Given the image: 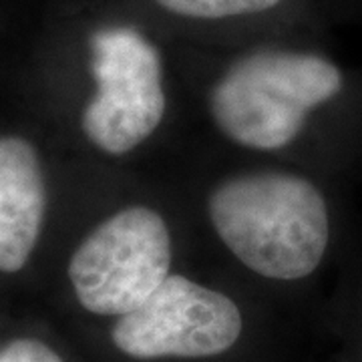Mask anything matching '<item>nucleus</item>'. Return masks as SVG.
I'll list each match as a JSON object with an SVG mask.
<instances>
[{
	"label": "nucleus",
	"mask_w": 362,
	"mask_h": 362,
	"mask_svg": "<svg viewBox=\"0 0 362 362\" xmlns=\"http://www.w3.org/2000/svg\"><path fill=\"white\" fill-rule=\"evenodd\" d=\"M161 8L192 18H228L264 13L282 0H156Z\"/></svg>",
	"instance_id": "nucleus-7"
},
{
	"label": "nucleus",
	"mask_w": 362,
	"mask_h": 362,
	"mask_svg": "<svg viewBox=\"0 0 362 362\" xmlns=\"http://www.w3.org/2000/svg\"><path fill=\"white\" fill-rule=\"evenodd\" d=\"M45 209L47 187L35 147L21 137H0V272L25 268Z\"/></svg>",
	"instance_id": "nucleus-6"
},
{
	"label": "nucleus",
	"mask_w": 362,
	"mask_h": 362,
	"mask_svg": "<svg viewBox=\"0 0 362 362\" xmlns=\"http://www.w3.org/2000/svg\"><path fill=\"white\" fill-rule=\"evenodd\" d=\"M171 233L156 209L131 206L113 214L78 244L69 280L78 304L97 316L135 310L169 276Z\"/></svg>",
	"instance_id": "nucleus-3"
},
{
	"label": "nucleus",
	"mask_w": 362,
	"mask_h": 362,
	"mask_svg": "<svg viewBox=\"0 0 362 362\" xmlns=\"http://www.w3.org/2000/svg\"><path fill=\"white\" fill-rule=\"evenodd\" d=\"M242 328V312L232 298L169 274L143 304L117 318L111 340L135 361L209 358L232 349Z\"/></svg>",
	"instance_id": "nucleus-5"
},
{
	"label": "nucleus",
	"mask_w": 362,
	"mask_h": 362,
	"mask_svg": "<svg viewBox=\"0 0 362 362\" xmlns=\"http://www.w3.org/2000/svg\"><path fill=\"white\" fill-rule=\"evenodd\" d=\"M90 73L97 93L81 127L95 147L123 156L145 141L165 113L159 51L135 28H101L90 37Z\"/></svg>",
	"instance_id": "nucleus-4"
},
{
	"label": "nucleus",
	"mask_w": 362,
	"mask_h": 362,
	"mask_svg": "<svg viewBox=\"0 0 362 362\" xmlns=\"http://www.w3.org/2000/svg\"><path fill=\"white\" fill-rule=\"evenodd\" d=\"M216 232L244 266L270 280H302L322 262L330 240L318 187L286 171L228 177L207 197Z\"/></svg>",
	"instance_id": "nucleus-1"
},
{
	"label": "nucleus",
	"mask_w": 362,
	"mask_h": 362,
	"mask_svg": "<svg viewBox=\"0 0 362 362\" xmlns=\"http://www.w3.org/2000/svg\"><path fill=\"white\" fill-rule=\"evenodd\" d=\"M342 89L337 65L304 52H254L216 83L209 111L232 141L274 151L296 139L312 109Z\"/></svg>",
	"instance_id": "nucleus-2"
},
{
	"label": "nucleus",
	"mask_w": 362,
	"mask_h": 362,
	"mask_svg": "<svg viewBox=\"0 0 362 362\" xmlns=\"http://www.w3.org/2000/svg\"><path fill=\"white\" fill-rule=\"evenodd\" d=\"M0 362H63V358L37 338H16L0 349Z\"/></svg>",
	"instance_id": "nucleus-8"
}]
</instances>
